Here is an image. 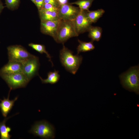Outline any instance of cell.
<instances>
[{
	"label": "cell",
	"instance_id": "6da1fadb",
	"mask_svg": "<svg viewBox=\"0 0 139 139\" xmlns=\"http://www.w3.org/2000/svg\"><path fill=\"white\" fill-rule=\"evenodd\" d=\"M59 58L66 70L73 74L77 71L83 60L81 55H74L73 52L64 45L60 51Z\"/></svg>",
	"mask_w": 139,
	"mask_h": 139
},
{
	"label": "cell",
	"instance_id": "7a4b0ae2",
	"mask_svg": "<svg viewBox=\"0 0 139 139\" xmlns=\"http://www.w3.org/2000/svg\"><path fill=\"white\" fill-rule=\"evenodd\" d=\"M123 86L126 89L139 94V67L133 66L119 76Z\"/></svg>",
	"mask_w": 139,
	"mask_h": 139
},
{
	"label": "cell",
	"instance_id": "3957f363",
	"mask_svg": "<svg viewBox=\"0 0 139 139\" xmlns=\"http://www.w3.org/2000/svg\"><path fill=\"white\" fill-rule=\"evenodd\" d=\"M74 20H60L55 40L58 43L63 44L70 38L77 37Z\"/></svg>",
	"mask_w": 139,
	"mask_h": 139
},
{
	"label": "cell",
	"instance_id": "277c9868",
	"mask_svg": "<svg viewBox=\"0 0 139 139\" xmlns=\"http://www.w3.org/2000/svg\"><path fill=\"white\" fill-rule=\"evenodd\" d=\"M29 132L34 136L43 139H53L55 137L54 127L45 120L36 122Z\"/></svg>",
	"mask_w": 139,
	"mask_h": 139
},
{
	"label": "cell",
	"instance_id": "5b68a950",
	"mask_svg": "<svg viewBox=\"0 0 139 139\" xmlns=\"http://www.w3.org/2000/svg\"><path fill=\"white\" fill-rule=\"evenodd\" d=\"M7 50L9 61L16 62L22 64L34 55L20 45L10 46L7 47Z\"/></svg>",
	"mask_w": 139,
	"mask_h": 139
},
{
	"label": "cell",
	"instance_id": "8992f818",
	"mask_svg": "<svg viewBox=\"0 0 139 139\" xmlns=\"http://www.w3.org/2000/svg\"><path fill=\"white\" fill-rule=\"evenodd\" d=\"M1 76L11 90L25 87L30 81L22 72Z\"/></svg>",
	"mask_w": 139,
	"mask_h": 139
},
{
	"label": "cell",
	"instance_id": "52a82bcc",
	"mask_svg": "<svg viewBox=\"0 0 139 139\" xmlns=\"http://www.w3.org/2000/svg\"><path fill=\"white\" fill-rule=\"evenodd\" d=\"M22 65V72L29 81L36 76L38 75L40 63L38 57L34 55Z\"/></svg>",
	"mask_w": 139,
	"mask_h": 139
},
{
	"label": "cell",
	"instance_id": "ba28073f",
	"mask_svg": "<svg viewBox=\"0 0 139 139\" xmlns=\"http://www.w3.org/2000/svg\"><path fill=\"white\" fill-rule=\"evenodd\" d=\"M80 11L79 7L73 6L71 4L60 5L57 12L59 18V20H74Z\"/></svg>",
	"mask_w": 139,
	"mask_h": 139
},
{
	"label": "cell",
	"instance_id": "9c48e42d",
	"mask_svg": "<svg viewBox=\"0 0 139 139\" xmlns=\"http://www.w3.org/2000/svg\"><path fill=\"white\" fill-rule=\"evenodd\" d=\"M86 11L80 10L79 14L74 20L75 29L79 35L88 32L92 26V23L87 17Z\"/></svg>",
	"mask_w": 139,
	"mask_h": 139
},
{
	"label": "cell",
	"instance_id": "30bf717a",
	"mask_svg": "<svg viewBox=\"0 0 139 139\" xmlns=\"http://www.w3.org/2000/svg\"><path fill=\"white\" fill-rule=\"evenodd\" d=\"M60 20L54 21H41L40 30L45 34L52 37L54 39L55 37Z\"/></svg>",
	"mask_w": 139,
	"mask_h": 139
},
{
	"label": "cell",
	"instance_id": "8fae6325",
	"mask_svg": "<svg viewBox=\"0 0 139 139\" xmlns=\"http://www.w3.org/2000/svg\"><path fill=\"white\" fill-rule=\"evenodd\" d=\"M22 65L21 63L8 61L0 70V75L22 72Z\"/></svg>",
	"mask_w": 139,
	"mask_h": 139
},
{
	"label": "cell",
	"instance_id": "7c38bea8",
	"mask_svg": "<svg viewBox=\"0 0 139 139\" xmlns=\"http://www.w3.org/2000/svg\"><path fill=\"white\" fill-rule=\"evenodd\" d=\"M11 90L10 89L8 97L6 98L4 97L3 100L0 99L1 102L0 103V108L3 116L6 118L8 114L10 112L14 106L15 102L18 99V97H15L13 100H10L9 99L10 94Z\"/></svg>",
	"mask_w": 139,
	"mask_h": 139
},
{
	"label": "cell",
	"instance_id": "4fadbf2b",
	"mask_svg": "<svg viewBox=\"0 0 139 139\" xmlns=\"http://www.w3.org/2000/svg\"><path fill=\"white\" fill-rule=\"evenodd\" d=\"M38 11L41 21L59 20L57 12L48 11L43 8Z\"/></svg>",
	"mask_w": 139,
	"mask_h": 139
},
{
	"label": "cell",
	"instance_id": "5bb4252c",
	"mask_svg": "<svg viewBox=\"0 0 139 139\" xmlns=\"http://www.w3.org/2000/svg\"><path fill=\"white\" fill-rule=\"evenodd\" d=\"M102 31L101 27L92 26L88 31L89 32L88 37L93 42L99 41L101 38Z\"/></svg>",
	"mask_w": 139,
	"mask_h": 139
},
{
	"label": "cell",
	"instance_id": "9a60e30c",
	"mask_svg": "<svg viewBox=\"0 0 139 139\" xmlns=\"http://www.w3.org/2000/svg\"><path fill=\"white\" fill-rule=\"evenodd\" d=\"M39 76L42 83L54 84L59 81L60 75L58 71L55 70L53 72L50 71L48 73L47 77L46 79H43L39 75Z\"/></svg>",
	"mask_w": 139,
	"mask_h": 139
},
{
	"label": "cell",
	"instance_id": "2e32d148",
	"mask_svg": "<svg viewBox=\"0 0 139 139\" xmlns=\"http://www.w3.org/2000/svg\"><path fill=\"white\" fill-rule=\"evenodd\" d=\"M86 16L92 23H95L101 18L105 13V10L102 9L92 11H86Z\"/></svg>",
	"mask_w": 139,
	"mask_h": 139
},
{
	"label": "cell",
	"instance_id": "e0dca14e",
	"mask_svg": "<svg viewBox=\"0 0 139 139\" xmlns=\"http://www.w3.org/2000/svg\"><path fill=\"white\" fill-rule=\"evenodd\" d=\"M79 44L77 48V54L82 52H86L91 51L95 48L93 41L86 42L78 39Z\"/></svg>",
	"mask_w": 139,
	"mask_h": 139
},
{
	"label": "cell",
	"instance_id": "ac0fdd59",
	"mask_svg": "<svg viewBox=\"0 0 139 139\" xmlns=\"http://www.w3.org/2000/svg\"><path fill=\"white\" fill-rule=\"evenodd\" d=\"M11 117L6 118L2 121L0 122V134L1 139H10L11 137V135L9 134L11 131V128L9 127L6 126V121Z\"/></svg>",
	"mask_w": 139,
	"mask_h": 139
},
{
	"label": "cell",
	"instance_id": "d6986e66",
	"mask_svg": "<svg viewBox=\"0 0 139 139\" xmlns=\"http://www.w3.org/2000/svg\"><path fill=\"white\" fill-rule=\"evenodd\" d=\"M29 46L33 49L39 52L41 54H45L47 57L49 59V61L51 63L52 65H53L51 60V57L50 54L46 51L45 46L42 44L30 43L29 44Z\"/></svg>",
	"mask_w": 139,
	"mask_h": 139
},
{
	"label": "cell",
	"instance_id": "ffe728a7",
	"mask_svg": "<svg viewBox=\"0 0 139 139\" xmlns=\"http://www.w3.org/2000/svg\"><path fill=\"white\" fill-rule=\"evenodd\" d=\"M94 0H79L75 2L71 3V4H75L79 6L81 10L88 11L93 2Z\"/></svg>",
	"mask_w": 139,
	"mask_h": 139
},
{
	"label": "cell",
	"instance_id": "44dd1931",
	"mask_svg": "<svg viewBox=\"0 0 139 139\" xmlns=\"http://www.w3.org/2000/svg\"><path fill=\"white\" fill-rule=\"evenodd\" d=\"M7 7L9 9L13 10L17 8L20 0H5Z\"/></svg>",
	"mask_w": 139,
	"mask_h": 139
},
{
	"label": "cell",
	"instance_id": "7402d4cb",
	"mask_svg": "<svg viewBox=\"0 0 139 139\" xmlns=\"http://www.w3.org/2000/svg\"><path fill=\"white\" fill-rule=\"evenodd\" d=\"M58 8L50 4L44 3L42 8L49 11L58 12Z\"/></svg>",
	"mask_w": 139,
	"mask_h": 139
},
{
	"label": "cell",
	"instance_id": "603a6c76",
	"mask_svg": "<svg viewBox=\"0 0 139 139\" xmlns=\"http://www.w3.org/2000/svg\"><path fill=\"white\" fill-rule=\"evenodd\" d=\"M33 3L39 10L42 8L44 4V0H35Z\"/></svg>",
	"mask_w": 139,
	"mask_h": 139
},
{
	"label": "cell",
	"instance_id": "cb8c5ba5",
	"mask_svg": "<svg viewBox=\"0 0 139 139\" xmlns=\"http://www.w3.org/2000/svg\"><path fill=\"white\" fill-rule=\"evenodd\" d=\"M44 3H49L58 7L60 6L57 0H44Z\"/></svg>",
	"mask_w": 139,
	"mask_h": 139
},
{
	"label": "cell",
	"instance_id": "d4e9b609",
	"mask_svg": "<svg viewBox=\"0 0 139 139\" xmlns=\"http://www.w3.org/2000/svg\"><path fill=\"white\" fill-rule=\"evenodd\" d=\"M59 5H61L67 3L68 0H57Z\"/></svg>",
	"mask_w": 139,
	"mask_h": 139
},
{
	"label": "cell",
	"instance_id": "484cf974",
	"mask_svg": "<svg viewBox=\"0 0 139 139\" xmlns=\"http://www.w3.org/2000/svg\"><path fill=\"white\" fill-rule=\"evenodd\" d=\"M4 7V6H3L2 2L1 1V0H0V13L2 11Z\"/></svg>",
	"mask_w": 139,
	"mask_h": 139
},
{
	"label": "cell",
	"instance_id": "4316f807",
	"mask_svg": "<svg viewBox=\"0 0 139 139\" xmlns=\"http://www.w3.org/2000/svg\"><path fill=\"white\" fill-rule=\"evenodd\" d=\"M31 0L33 3L35 0Z\"/></svg>",
	"mask_w": 139,
	"mask_h": 139
}]
</instances>
